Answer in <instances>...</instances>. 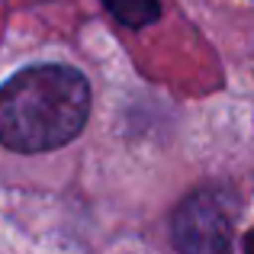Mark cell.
Segmentation results:
<instances>
[{
  "label": "cell",
  "instance_id": "obj_1",
  "mask_svg": "<svg viewBox=\"0 0 254 254\" xmlns=\"http://www.w3.org/2000/svg\"><path fill=\"white\" fill-rule=\"evenodd\" d=\"M90 116V84L68 64H32L0 87V145L52 151L81 135Z\"/></svg>",
  "mask_w": 254,
  "mask_h": 254
},
{
  "label": "cell",
  "instance_id": "obj_3",
  "mask_svg": "<svg viewBox=\"0 0 254 254\" xmlns=\"http://www.w3.org/2000/svg\"><path fill=\"white\" fill-rule=\"evenodd\" d=\"M126 29H145L161 16V0H100Z\"/></svg>",
  "mask_w": 254,
  "mask_h": 254
},
{
  "label": "cell",
  "instance_id": "obj_2",
  "mask_svg": "<svg viewBox=\"0 0 254 254\" xmlns=\"http://www.w3.org/2000/svg\"><path fill=\"white\" fill-rule=\"evenodd\" d=\"M232 199L219 190H199L177 206L171 222L174 245L180 251L212 254L232 245Z\"/></svg>",
  "mask_w": 254,
  "mask_h": 254
}]
</instances>
